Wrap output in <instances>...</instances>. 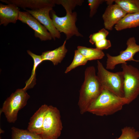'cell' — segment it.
I'll list each match as a JSON object with an SVG mask.
<instances>
[{
  "label": "cell",
  "mask_w": 139,
  "mask_h": 139,
  "mask_svg": "<svg viewBox=\"0 0 139 139\" xmlns=\"http://www.w3.org/2000/svg\"><path fill=\"white\" fill-rule=\"evenodd\" d=\"M93 66L88 67L84 72V79L79 92L78 103L80 113L87 112L89 107L100 95L103 89Z\"/></svg>",
  "instance_id": "6da1fadb"
},
{
  "label": "cell",
  "mask_w": 139,
  "mask_h": 139,
  "mask_svg": "<svg viewBox=\"0 0 139 139\" xmlns=\"http://www.w3.org/2000/svg\"><path fill=\"white\" fill-rule=\"evenodd\" d=\"M128 105L127 100L103 89L97 99L91 105L88 112L95 115L103 116L112 115Z\"/></svg>",
  "instance_id": "7a4b0ae2"
},
{
  "label": "cell",
  "mask_w": 139,
  "mask_h": 139,
  "mask_svg": "<svg viewBox=\"0 0 139 139\" xmlns=\"http://www.w3.org/2000/svg\"><path fill=\"white\" fill-rule=\"evenodd\" d=\"M97 76L103 89L119 97H124V78L123 71L110 72L99 60L97 62Z\"/></svg>",
  "instance_id": "3957f363"
},
{
  "label": "cell",
  "mask_w": 139,
  "mask_h": 139,
  "mask_svg": "<svg viewBox=\"0 0 139 139\" xmlns=\"http://www.w3.org/2000/svg\"><path fill=\"white\" fill-rule=\"evenodd\" d=\"M23 88L18 89L8 98L0 109V115L4 113L7 121L14 123L17 119L19 111L27 105L30 96Z\"/></svg>",
  "instance_id": "277c9868"
},
{
  "label": "cell",
  "mask_w": 139,
  "mask_h": 139,
  "mask_svg": "<svg viewBox=\"0 0 139 139\" xmlns=\"http://www.w3.org/2000/svg\"><path fill=\"white\" fill-rule=\"evenodd\" d=\"M63 128L59 110L56 107L49 106L40 135L43 139H57L60 135Z\"/></svg>",
  "instance_id": "5b68a950"
},
{
  "label": "cell",
  "mask_w": 139,
  "mask_h": 139,
  "mask_svg": "<svg viewBox=\"0 0 139 139\" xmlns=\"http://www.w3.org/2000/svg\"><path fill=\"white\" fill-rule=\"evenodd\" d=\"M121 67L124 78V98L128 105L139 95V70L127 64H122Z\"/></svg>",
  "instance_id": "8992f818"
},
{
  "label": "cell",
  "mask_w": 139,
  "mask_h": 139,
  "mask_svg": "<svg viewBox=\"0 0 139 139\" xmlns=\"http://www.w3.org/2000/svg\"><path fill=\"white\" fill-rule=\"evenodd\" d=\"M77 16L75 12L66 14L65 16L61 17L57 16L54 12H52V19L55 27L60 33H63L65 34L66 40L74 36L83 37L76 25Z\"/></svg>",
  "instance_id": "52a82bcc"
},
{
  "label": "cell",
  "mask_w": 139,
  "mask_h": 139,
  "mask_svg": "<svg viewBox=\"0 0 139 139\" xmlns=\"http://www.w3.org/2000/svg\"><path fill=\"white\" fill-rule=\"evenodd\" d=\"M127 47L124 50L120 52V54L117 56H112L107 53L106 68L112 70L117 65L127 64V61H133L139 62V60L134 59L133 57L137 53L139 52V45L136 42L134 37L129 38L126 42Z\"/></svg>",
  "instance_id": "ba28073f"
},
{
  "label": "cell",
  "mask_w": 139,
  "mask_h": 139,
  "mask_svg": "<svg viewBox=\"0 0 139 139\" xmlns=\"http://www.w3.org/2000/svg\"><path fill=\"white\" fill-rule=\"evenodd\" d=\"M53 7L48 6L36 10H25L43 25L48 31L52 39L55 40L56 38H60L61 35L55 27L50 16L49 12L52 10Z\"/></svg>",
  "instance_id": "9c48e42d"
},
{
  "label": "cell",
  "mask_w": 139,
  "mask_h": 139,
  "mask_svg": "<svg viewBox=\"0 0 139 139\" xmlns=\"http://www.w3.org/2000/svg\"><path fill=\"white\" fill-rule=\"evenodd\" d=\"M18 20L28 25L34 31V36L41 41L51 40L52 36L47 29L27 11H20Z\"/></svg>",
  "instance_id": "30bf717a"
},
{
  "label": "cell",
  "mask_w": 139,
  "mask_h": 139,
  "mask_svg": "<svg viewBox=\"0 0 139 139\" xmlns=\"http://www.w3.org/2000/svg\"><path fill=\"white\" fill-rule=\"evenodd\" d=\"M127 14L117 4H115L108 5L102 15L105 29L112 30L114 26Z\"/></svg>",
  "instance_id": "8fae6325"
},
{
  "label": "cell",
  "mask_w": 139,
  "mask_h": 139,
  "mask_svg": "<svg viewBox=\"0 0 139 139\" xmlns=\"http://www.w3.org/2000/svg\"><path fill=\"white\" fill-rule=\"evenodd\" d=\"M19 9L13 4H0V25L6 26L9 23H15L18 20Z\"/></svg>",
  "instance_id": "7c38bea8"
},
{
  "label": "cell",
  "mask_w": 139,
  "mask_h": 139,
  "mask_svg": "<svg viewBox=\"0 0 139 139\" xmlns=\"http://www.w3.org/2000/svg\"><path fill=\"white\" fill-rule=\"evenodd\" d=\"M48 107L49 106L44 104L36 111L30 119L28 130L36 134H41L45 116Z\"/></svg>",
  "instance_id": "4fadbf2b"
},
{
  "label": "cell",
  "mask_w": 139,
  "mask_h": 139,
  "mask_svg": "<svg viewBox=\"0 0 139 139\" xmlns=\"http://www.w3.org/2000/svg\"><path fill=\"white\" fill-rule=\"evenodd\" d=\"M8 4H13L18 7L36 10L48 6H54L53 0H0Z\"/></svg>",
  "instance_id": "5bb4252c"
},
{
  "label": "cell",
  "mask_w": 139,
  "mask_h": 139,
  "mask_svg": "<svg viewBox=\"0 0 139 139\" xmlns=\"http://www.w3.org/2000/svg\"><path fill=\"white\" fill-rule=\"evenodd\" d=\"M66 40L62 45L52 50H48L42 53L41 55L44 61L48 60L52 62L54 65L60 63L65 57L68 50L66 48Z\"/></svg>",
  "instance_id": "9a60e30c"
},
{
  "label": "cell",
  "mask_w": 139,
  "mask_h": 139,
  "mask_svg": "<svg viewBox=\"0 0 139 139\" xmlns=\"http://www.w3.org/2000/svg\"><path fill=\"white\" fill-rule=\"evenodd\" d=\"M139 26V13L127 14L114 27L117 31Z\"/></svg>",
  "instance_id": "2e32d148"
},
{
  "label": "cell",
  "mask_w": 139,
  "mask_h": 139,
  "mask_svg": "<svg viewBox=\"0 0 139 139\" xmlns=\"http://www.w3.org/2000/svg\"><path fill=\"white\" fill-rule=\"evenodd\" d=\"M27 53L32 58L34 64L31 76L25 82V86L23 88L27 90L32 88L36 84V71L38 65L43 61L41 55H36L29 50H27Z\"/></svg>",
  "instance_id": "e0dca14e"
},
{
  "label": "cell",
  "mask_w": 139,
  "mask_h": 139,
  "mask_svg": "<svg viewBox=\"0 0 139 139\" xmlns=\"http://www.w3.org/2000/svg\"><path fill=\"white\" fill-rule=\"evenodd\" d=\"M77 50L88 61L101 59L105 55L102 50H99L96 48L78 46Z\"/></svg>",
  "instance_id": "ac0fdd59"
},
{
  "label": "cell",
  "mask_w": 139,
  "mask_h": 139,
  "mask_svg": "<svg viewBox=\"0 0 139 139\" xmlns=\"http://www.w3.org/2000/svg\"><path fill=\"white\" fill-rule=\"evenodd\" d=\"M114 2L127 14L139 13V0H115Z\"/></svg>",
  "instance_id": "d6986e66"
},
{
  "label": "cell",
  "mask_w": 139,
  "mask_h": 139,
  "mask_svg": "<svg viewBox=\"0 0 139 139\" xmlns=\"http://www.w3.org/2000/svg\"><path fill=\"white\" fill-rule=\"evenodd\" d=\"M11 129V139H43L41 136L27 129L13 127Z\"/></svg>",
  "instance_id": "ffe728a7"
},
{
  "label": "cell",
  "mask_w": 139,
  "mask_h": 139,
  "mask_svg": "<svg viewBox=\"0 0 139 139\" xmlns=\"http://www.w3.org/2000/svg\"><path fill=\"white\" fill-rule=\"evenodd\" d=\"M55 4L61 5L65 10L66 14H71L75 7L81 6L83 0H53Z\"/></svg>",
  "instance_id": "44dd1931"
},
{
  "label": "cell",
  "mask_w": 139,
  "mask_h": 139,
  "mask_svg": "<svg viewBox=\"0 0 139 139\" xmlns=\"http://www.w3.org/2000/svg\"><path fill=\"white\" fill-rule=\"evenodd\" d=\"M88 61L77 49L75 50L73 60L66 68L65 73L66 74L77 67L85 65Z\"/></svg>",
  "instance_id": "7402d4cb"
},
{
  "label": "cell",
  "mask_w": 139,
  "mask_h": 139,
  "mask_svg": "<svg viewBox=\"0 0 139 139\" xmlns=\"http://www.w3.org/2000/svg\"><path fill=\"white\" fill-rule=\"evenodd\" d=\"M121 135L116 139H138L139 132L134 127L126 126L121 129Z\"/></svg>",
  "instance_id": "603a6c76"
},
{
  "label": "cell",
  "mask_w": 139,
  "mask_h": 139,
  "mask_svg": "<svg viewBox=\"0 0 139 139\" xmlns=\"http://www.w3.org/2000/svg\"><path fill=\"white\" fill-rule=\"evenodd\" d=\"M109 33L107 30L102 28L98 32L91 34L89 37V41L93 45L98 41L106 39Z\"/></svg>",
  "instance_id": "cb8c5ba5"
},
{
  "label": "cell",
  "mask_w": 139,
  "mask_h": 139,
  "mask_svg": "<svg viewBox=\"0 0 139 139\" xmlns=\"http://www.w3.org/2000/svg\"><path fill=\"white\" fill-rule=\"evenodd\" d=\"M105 2H106V0H88L90 7L89 16L90 18H92L94 15L96 13L98 8L100 5Z\"/></svg>",
  "instance_id": "d4e9b609"
},
{
  "label": "cell",
  "mask_w": 139,
  "mask_h": 139,
  "mask_svg": "<svg viewBox=\"0 0 139 139\" xmlns=\"http://www.w3.org/2000/svg\"><path fill=\"white\" fill-rule=\"evenodd\" d=\"M95 44L96 48L101 50L107 49L111 47V46L110 40L106 39L98 41Z\"/></svg>",
  "instance_id": "484cf974"
},
{
  "label": "cell",
  "mask_w": 139,
  "mask_h": 139,
  "mask_svg": "<svg viewBox=\"0 0 139 139\" xmlns=\"http://www.w3.org/2000/svg\"><path fill=\"white\" fill-rule=\"evenodd\" d=\"M4 132V131H3V130H2V129H1V128H0V134L2 133H3V132Z\"/></svg>",
  "instance_id": "4316f807"
},
{
  "label": "cell",
  "mask_w": 139,
  "mask_h": 139,
  "mask_svg": "<svg viewBox=\"0 0 139 139\" xmlns=\"http://www.w3.org/2000/svg\"><path fill=\"white\" fill-rule=\"evenodd\" d=\"M0 139H1V137H0Z\"/></svg>",
  "instance_id": "83f0119b"
},
{
  "label": "cell",
  "mask_w": 139,
  "mask_h": 139,
  "mask_svg": "<svg viewBox=\"0 0 139 139\" xmlns=\"http://www.w3.org/2000/svg\"></svg>",
  "instance_id": "f1b7e54d"
}]
</instances>
